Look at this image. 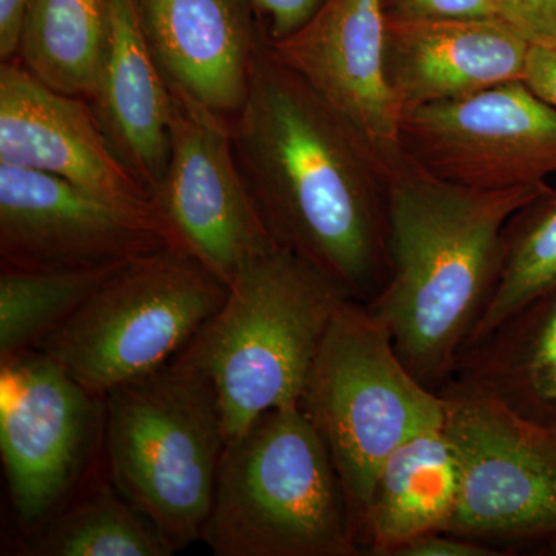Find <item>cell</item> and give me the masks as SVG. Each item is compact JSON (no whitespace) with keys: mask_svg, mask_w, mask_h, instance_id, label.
<instances>
[{"mask_svg":"<svg viewBox=\"0 0 556 556\" xmlns=\"http://www.w3.org/2000/svg\"><path fill=\"white\" fill-rule=\"evenodd\" d=\"M249 192L278 248L368 305L386 287V160L270 49L260 47L247 102L230 121Z\"/></svg>","mask_w":556,"mask_h":556,"instance_id":"6da1fadb","label":"cell"},{"mask_svg":"<svg viewBox=\"0 0 556 556\" xmlns=\"http://www.w3.org/2000/svg\"><path fill=\"white\" fill-rule=\"evenodd\" d=\"M467 188L402 152L388 186L386 287L367 308L386 325L409 371L441 393L492 299L503 230L548 188Z\"/></svg>","mask_w":556,"mask_h":556,"instance_id":"7a4b0ae2","label":"cell"},{"mask_svg":"<svg viewBox=\"0 0 556 556\" xmlns=\"http://www.w3.org/2000/svg\"><path fill=\"white\" fill-rule=\"evenodd\" d=\"M345 289L283 248L249 262L199 334L175 358L217 388L226 441L260 416L299 404Z\"/></svg>","mask_w":556,"mask_h":556,"instance_id":"3957f363","label":"cell"},{"mask_svg":"<svg viewBox=\"0 0 556 556\" xmlns=\"http://www.w3.org/2000/svg\"><path fill=\"white\" fill-rule=\"evenodd\" d=\"M201 541L215 556L362 555L338 468L299 404L228 441Z\"/></svg>","mask_w":556,"mask_h":556,"instance_id":"277c9868","label":"cell"},{"mask_svg":"<svg viewBox=\"0 0 556 556\" xmlns=\"http://www.w3.org/2000/svg\"><path fill=\"white\" fill-rule=\"evenodd\" d=\"M226 433L217 388L174 358L104 396V466L175 552L203 536Z\"/></svg>","mask_w":556,"mask_h":556,"instance_id":"5b68a950","label":"cell"},{"mask_svg":"<svg viewBox=\"0 0 556 556\" xmlns=\"http://www.w3.org/2000/svg\"><path fill=\"white\" fill-rule=\"evenodd\" d=\"M299 405L334 460L357 538L388 457L445 417L444 397L417 380L386 325L356 300L332 320Z\"/></svg>","mask_w":556,"mask_h":556,"instance_id":"8992f818","label":"cell"},{"mask_svg":"<svg viewBox=\"0 0 556 556\" xmlns=\"http://www.w3.org/2000/svg\"><path fill=\"white\" fill-rule=\"evenodd\" d=\"M228 291L185 249L164 248L127 263L36 350L104 397L174 361Z\"/></svg>","mask_w":556,"mask_h":556,"instance_id":"52a82bcc","label":"cell"},{"mask_svg":"<svg viewBox=\"0 0 556 556\" xmlns=\"http://www.w3.org/2000/svg\"><path fill=\"white\" fill-rule=\"evenodd\" d=\"M439 394L459 467L447 532L538 551L556 536V428L456 387Z\"/></svg>","mask_w":556,"mask_h":556,"instance_id":"ba28073f","label":"cell"},{"mask_svg":"<svg viewBox=\"0 0 556 556\" xmlns=\"http://www.w3.org/2000/svg\"><path fill=\"white\" fill-rule=\"evenodd\" d=\"M0 456L27 535L104 467V397L42 351L0 362Z\"/></svg>","mask_w":556,"mask_h":556,"instance_id":"9c48e42d","label":"cell"},{"mask_svg":"<svg viewBox=\"0 0 556 556\" xmlns=\"http://www.w3.org/2000/svg\"><path fill=\"white\" fill-rule=\"evenodd\" d=\"M169 160L152 201L177 248L226 285L277 248L233 150L230 121L170 89Z\"/></svg>","mask_w":556,"mask_h":556,"instance_id":"30bf717a","label":"cell"},{"mask_svg":"<svg viewBox=\"0 0 556 556\" xmlns=\"http://www.w3.org/2000/svg\"><path fill=\"white\" fill-rule=\"evenodd\" d=\"M401 150L434 177L467 188L543 185L556 175V105L514 80L407 110Z\"/></svg>","mask_w":556,"mask_h":556,"instance_id":"8fae6325","label":"cell"},{"mask_svg":"<svg viewBox=\"0 0 556 556\" xmlns=\"http://www.w3.org/2000/svg\"><path fill=\"white\" fill-rule=\"evenodd\" d=\"M177 247L153 203L90 192L42 172L0 164V266L87 268Z\"/></svg>","mask_w":556,"mask_h":556,"instance_id":"7c38bea8","label":"cell"},{"mask_svg":"<svg viewBox=\"0 0 556 556\" xmlns=\"http://www.w3.org/2000/svg\"><path fill=\"white\" fill-rule=\"evenodd\" d=\"M386 39V0H325L299 31L270 49L391 167L402 156V113L388 86Z\"/></svg>","mask_w":556,"mask_h":556,"instance_id":"4fadbf2b","label":"cell"},{"mask_svg":"<svg viewBox=\"0 0 556 556\" xmlns=\"http://www.w3.org/2000/svg\"><path fill=\"white\" fill-rule=\"evenodd\" d=\"M0 164L42 172L131 203H153L112 148L89 101L0 64Z\"/></svg>","mask_w":556,"mask_h":556,"instance_id":"5bb4252c","label":"cell"},{"mask_svg":"<svg viewBox=\"0 0 556 556\" xmlns=\"http://www.w3.org/2000/svg\"><path fill=\"white\" fill-rule=\"evenodd\" d=\"M169 89L232 121L247 102L255 58L268 40L252 0H139Z\"/></svg>","mask_w":556,"mask_h":556,"instance_id":"9a60e30c","label":"cell"},{"mask_svg":"<svg viewBox=\"0 0 556 556\" xmlns=\"http://www.w3.org/2000/svg\"><path fill=\"white\" fill-rule=\"evenodd\" d=\"M530 42L490 20L387 16L386 73L401 113L525 80Z\"/></svg>","mask_w":556,"mask_h":556,"instance_id":"2e32d148","label":"cell"},{"mask_svg":"<svg viewBox=\"0 0 556 556\" xmlns=\"http://www.w3.org/2000/svg\"><path fill=\"white\" fill-rule=\"evenodd\" d=\"M90 104L110 144L152 199L169 160L172 91L139 0H109L108 38Z\"/></svg>","mask_w":556,"mask_h":556,"instance_id":"e0dca14e","label":"cell"},{"mask_svg":"<svg viewBox=\"0 0 556 556\" xmlns=\"http://www.w3.org/2000/svg\"><path fill=\"white\" fill-rule=\"evenodd\" d=\"M447 386L481 394L554 427L556 288L460 351Z\"/></svg>","mask_w":556,"mask_h":556,"instance_id":"ac0fdd59","label":"cell"},{"mask_svg":"<svg viewBox=\"0 0 556 556\" xmlns=\"http://www.w3.org/2000/svg\"><path fill=\"white\" fill-rule=\"evenodd\" d=\"M459 492V467L444 424L396 450L380 470L358 530L362 555L391 556L413 538L447 532Z\"/></svg>","mask_w":556,"mask_h":556,"instance_id":"d6986e66","label":"cell"},{"mask_svg":"<svg viewBox=\"0 0 556 556\" xmlns=\"http://www.w3.org/2000/svg\"><path fill=\"white\" fill-rule=\"evenodd\" d=\"M174 554L166 536L121 495L105 466L17 547L22 556Z\"/></svg>","mask_w":556,"mask_h":556,"instance_id":"ffe728a7","label":"cell"},{"mask_svg":"<svg viewBox=\"0 0 556 556\" xmlns=\"http://www.w3.org/2000/svg\"><path fill=\"white\" fill-rule=\"evenodd\" d=\"M108 25L109 0H31L14 60L51 89L90 102Z\"/></svg>","mask_w":556,"mask_h":556,"instance_id":"44dd1931","label":"cell"},{"mask_svg":"<svg viewBox=\"0 0 556 556\" xmlns=\"http://www.w3.org/2000/svg\"><path fill=\"white\" fill-rule=\"evenodd\" d=\"M130 262L61 269L0 266V362L36 350Z\"/></svg>","mask_w":556,"mask_h":556,"instance_id":"7402d4cb","label":"cell"},{"mask_svg":"<svg viewBox=\"0 0 556 556\" xmlns=\"http://www.w3.org/2000/svg\"><path fill=\"white\" fill-rule=\"evenodd\" d=\"M555 288L556 189L548 186L508 218L496 287L466 346Z\"/></svg>","mask_w":556,"mask_h":556,"instance_id":"603a6c76","label":"cell"},{"mask_svg":"<svg viewBox=\"0 0 556 556\" xmlns=\"http://www.w3.org/2000/svg\"><path fill=\"white\" fill-rule=\"evenodd\" d=\"M387 16L409 20L503 21L500 0H386Z\"/></svg>","mask_w":556,"mask_h":556,"instance_id":"cb8c5ba5","label":"cell"},{"mask_svg":"<svg viewBox=\"0 0 556 556\" xmlns=\"http://www.w3.org/2000/svg\"><path fill=\"white\" fill-rule=\"evenodd\" d=\"M504 20L532 43L556 42V0H500Z\"/></svg>","mask_w":556,"mask_h":556,"instance_id":"d4e9b609","label":"cell"},{"mask_svg":"<svg viewBox=\"0 0 556 556\" xmlns=\"http://www.w3.org/2000/svg\"><path fill=\"white\" fill-rule=\"evenodd\" d=\"M262 17L269 43L281 42L299 31L325 0H252Z\"/></svg>","mask_w":556,"mask_h":556,"instance_id":"484cf974","label":"cell"},{"mask_svg":"<svg viewBox=\"0 0 556 556\" xmlns=\"http://www.w3.org/2000/svg\"><path fill=\"white\" fill-rule=\"evenodd\" d=\"M506 552L450 532H431L413 538L391 556H504Z\"/></svg>","mask_w":556,"mask_h":556,"instance_id":"4316f807","label":"cell"},{"mask_svg":"<svg viewBox=\"0 0 556 556\" xmlns=\"http://www.w3.org/2000/svg\"><path fill=\"white\" fill-rule=\"evenodd\" d=\"M525 83L538 97L556 105V42L530 46Z\"/></svg>","mask_w":556,"mask_h":556,"instance_id":"83f0119b","label":"cell"},{"mask_svg":"<svg viewBox=\"0 0 556 556\" xmlns=\"http://www.w3.org/2000/svg\"><path fill=\"white\" fill-rule=\"evenodd\" d=\"M31 0H0V61L16 58L22 25Z\"/></svg>","mask_w":556,"mask_h":556,"instance_id":"f1b7e54d","label":"cell"},{"mask_svg":"<svg viewBox=\"0 0 556 556\" xmlns=\"http://www.w3.org/2000/svg\"><path fill=\"white\" fill-rule=\"evenodd\" d=\"M536 555L544 556H556V536L548 540L547 543H544L543 546L538 548Z\"/></svg>","mask_w":556,"mask_h":556,"instance_id":"f546056e","label":"cell"},{"mask_svg":"<svg viewBox=\"0 0 556 556\" xmlns=\"http://www.w3.org/2000/svg\"><path fill=\"white\" fill-rule=\"evenodd\" d=\"M554 427L556 428V416H555V424H554Z\"/></svg>","mask_w":556,"mask_h":556,"instance_id":"4dcf8cb0","label":"cell"}]
</instances>
